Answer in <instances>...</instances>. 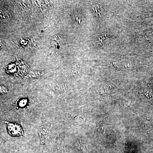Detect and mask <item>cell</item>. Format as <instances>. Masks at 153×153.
Instances as JSON below:
<instances>
[{"instance_id": "8992f818", "label": "cell", "mask_w": 153, "mask_h": 153, "mask_svg": "<svg viewBox=\"0 0 153 153\" xmlns=\"http://www.w3.org/2000/svg\"><path fill=\"white\" fill-rule=\"evenodd\" d=\"M53 90L57 93H61L65 90V86L63 84H56L53 86Z\"/></svg>"}, {"instance_id": "5b68a950", "label": "cell", "mask_w": 153, "mask_h": 153, "mask_svg": "<svg viewBox=\"0 0 153 153\" xmlns=\"http://www.w3.org/2000/svg\"><path fill=\"white\" fill-rule=\"evenodd\" d=\"M150 121L147 119H143L141 121L140 127L143 130H147L150 128Z\"/></svg>"}, {"instance_id": "7a4b0ae2", "label": "cell", "mask_w": 153, "mask_h": 153, "mask_svg": "<svg viewBox=\"0 0 153 153\" xmlns=\"http://www.w3.org/2000/svg\"><path fill=\"white\" fill-rule=\"evenodd\" d=\"M49 131L50 126L49 125L44 124L40 127L38 130V133L41 142H44L48 138Z\"/></svg>"}, {"instance_id": "6da1fadb", "label": "cell", "mask_w": 153, "mask_h": 153, "mask_svg": "<svg viewBox=\"0 0 153 153\" xmlns=\"http://www.w3.org/2000/svg\"><path fill=\"white\" fill-rule=\"evenodd\" d=\"M63 43L64 39L60 35L53 36L50 41V44L52 48L56 50H60L63 47Z\"/></svg>"}, {"instance_id": "ba28073f", "label": "cell", "mask_w": 153, "mask_h": 153, "mask_svg": "<svg viewBox=\"0 0 153 153\" xmlns=\"http://www.w3.org/2000/svg\"><path fill=\"white\" fill-rule=\"evenodd\" d=\"M120 106L126 110H129L130 109V107L129 106L128 104L125 101H122L121 100L120 102Z\"/></svg>"}, {"instance_id": "3957f363", "label": "cell", "mask_w": 153, "mask_h": 153, "mask_svg": "<svg viewBox=\"0 0 153 153\" xmlns=\"http://www.w3.org/2000/svg\"><path fill=\"white\" fill-rule=\"evenodd\" d=\"M9 132L13 135H20L23 134V130L20 126L13 123L8 124Z\"/></svg>"}, {"instance_id": "9c48e42d", "label": "cell", "mask_w": 153, "mask_h": 153, "mask_svg": "<svg viewBox=\"0 0 153 153\" xmlns=\"http://www.w3.org/2000/svg\"><path fill=\"white\" fill-rule=\"evenodd\" d=\"M98 132L100 134H104L105 133V129L104 127L102 125L100 126L98 129Z\"/></svg>"}, {"instance_id": "52a82bcc", "label": "cell", "mask_w": 153, "mask_h": 153, "mask_svg": "<svg viewBox=\"0 0 153 153\" xmlns=\"http://www.w3.org/2000/svg\"><path fill=\"white\" fill-rule=\"evenodd\" d=\"M72 21L76 25H79L81 24V19L78 14L74 13L72 16Z\"/></svg>"}, {"instance_id": "277c9868", "label": "cell", "mask_w": 153, "mask_h": 153, "mask_svg": "<svg viewBox=\"0 0 153 153\" xmlns=\"http://www.w3.org/2000/svg\"><path fill=\"white\" fill-rule=\"evenodd\" d=\"M91 9L94 14L97 16L101 17L104 12V10L102 8L101 6L97 4L92 5Z\"/></svg>"}]
</instances>
